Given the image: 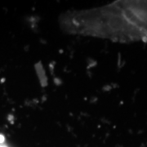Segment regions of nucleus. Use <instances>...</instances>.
Masks as SVG:
<instances>
[{
  "instance_id": "1",
  "label": "nucleus",
  "mask_w": 147,
  "mask_h": 147,
  "mask_svg": "<svg viewBox=\"0 0 147 147\" xmlns=\"http://www.w3.org/2000/svg\"><path fill=\"white\" fill-rule=\"evenodd\" d=\"M0 147H10L4 141H1L0 140Z\"/></svg>"
}]
</instances>
